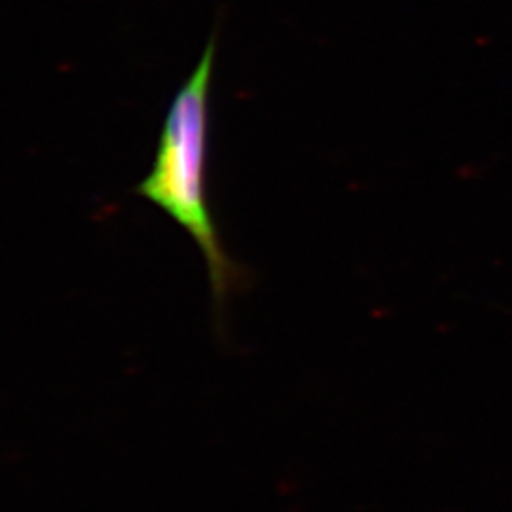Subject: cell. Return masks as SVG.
I'll return each instance as SVG.
<instances>
[{
    "instance_id": "6da1fadb",
    "label": "cell",
    "mask_w": 512,
    "mask_h": 512,
    "mask_svg": "<svg viewBox=\"0 0 512 512\" xmlns=\"http://www.w3.org/2000/svg\"><path fill=\"white\" fill-rule=\"evenodd\" d=\"M217 38H209L194 73L177 90L165 114L154 164L135 194L160 207L196 241L207 266L215 311L249 283V274L226 255L207 198L209 93Z\"/></svg>"
}]
</instances>
